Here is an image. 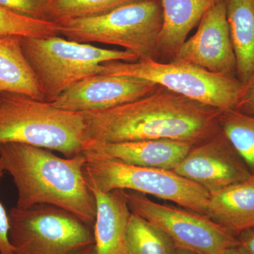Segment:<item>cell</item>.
Wrapping results in <instances>:
<instances>
[{
  "label": "cell",
  "instance_id": "obj_6",
  "mask_svg": "<svg viewBox=\"0 0 254 254\" xmlns=\"http://www.w3.org/2000/svg\"><path fill=\"white\" fill-rule=\"evenodd\" d=\"M103 74L131 76L224 111L235 109L244 83L236 76L218 74L181 62L112 61L101 65Z\"/></svg>",
  "mask_w": 254,
  "mask_h": 254
},
{
  "label": "cell",
  "instance_id": "obj_27",
  "mask_svg": "<svg viewBox=\"0 0 254 254\" xmlns=\"http://www.w3.org/2000/svg\"><path fill=\"white\" fill-rule=\"evenodd\" d=\"M70 254H97L95 244L88 246V247H83V248L80 249V250L75 251V252Z\"/></svg>",
  "mask_w": 254,
  "mask_h": 254
},
{
  "label": "cell",
  "instance_id": "obj_24",
  "mask_svg": "<svg viewBox=\"0 0 254 254\" xmlns=\"http://www.w3.org/2000/svg\"><path fill=\"white\" fill-rule=\"evenodd\" d=\"M4 168L0 159V180L4 174ZM9 214L0 201V254H14L12 246L10 243Z\"/></svg>",
  "mask_w": 254,
  "mask_h": 254
},
{
  "label": "cell",
  "instance_id": "obj_23",
  "mask_svg": "<svg viewBox=\"0 0 254 254\" xmlns=\"http://www.w3.org/2000/svg\"><path fill=\"white\" fill-rule=\"evenodd\" d=\"M0 6L26 17L56 23L54 0H0Z\"/></svg>",
  "mask_w": 254,
  "mask_h": 254
},
{
  "label": "cell",
  "instance_id": "obj_15",
  "mask_svg": "<svg viewBox=\"0 0 254 254\" xmlns=\"http://www.w3.org/2000/svg\"><path fill=\"white\" fill-rule=\"evenodd\" d=\"M220 1L160 0L163 23L157 47V60L172 61L190 32L198 25L205 13Z\"/></svg>",
  "mask_w": 254,
  "mask_h": 254
},
{
  "label": "cell",
  "instance_id": "obj_28",
  "mask_svg": "<svg viewBox=\"0 0 254 254\" xmlns=\"http://www.w3.org/2000/svg\"><path fill=\"white\" fill-rule=\"evenodd\" d=\"M175 254H201L195 251L189 250V249L184 248V247H177L176 252Z\"/></svg>",
  "mask_w": 254,
  "mask_h": 254
},
{
  "label": "cell",
  "instance_id": "obj_20",
  "mask_svg": "<svg viewBox=\"0 0 254 254\" xmlns=\"http://www.w3.org/2000/svg\"><path fill=\"white\" fill-rule=\"evenodd\" d=\"M220 126L254 176V117L233 109L222 111Z\"/></svg>",
  "mask_w": 254,
  "mask_h": 254
},
{
  "label": "cell",
  "instance_id": "obj_13",
  "mask_svg": "<svg viewBox=\"0 0 254 254\" xmlns=\"http://www.w3.org/2000/svg\"><path fill=\"white\" fill-rule=\"evenodd\" d=\"M193 145L188 142L170 139L118 143L88 141L83 153L134 166L174 170Z\"/></svg>",
  "mask_w": 254,
  "mask_h": 254
},
{
  "label": "cell",
  "instance_id": "obj_11",
  "mask_svg": "<svg viewBox=\"0 0 254 254\" xmlns=\"http://www.w3.org/2000/svg\"><path fill=\"white\" fill-rule=\"evenodd\" d=\"M172 61L191 64L218 74L236 76V58L225 0L218 1L205 13L195 34L184 42Z\"/></svg>",
  "mask_w": 254,
  "mask_h": 254
},
{
  "label": "cell",
  "instance_id": "obj_4",
  "mask_svg": "<svg viewBox=\"0 0 254 254\" xmlns=\"http://www.w3.org/2000/svg\"><path fill=\"white\" fill-rule=\"evenodd\" d=\"M21 43L45 101L48 103L83 78L99 74L103 64L138 60L128 50L104 49L59 36L21 38Z\"/></svg>",
  "mask_w": 254,
  "mask_h": 254
},
{
  "label": "cell",
  "instance_id": "obj_21",
  "mask_svg": "<svg viewBox=\"0 0 254 254\" xmlns=\"http://www.w3.org/2000/svg\"><path fill=\"white\" fill-rule=\"evenodd\" d=\"M59 36L58 23L21 16L0 6V38H47Z\"/></svg>",
  "mask_w": 254,
  "mask_h": 254
},
{
  "label": "cell",
  "instance_id": "obj_8",
  "mask_svg": "<svg viewBox=\"0 0 254 254\" xmlns=\"http://www.w3.org/2000/svg\"><path fill=\"white\" fill-rule=\"evenodd\" d=\"M8 214L14 254H70L95 244L93 227L55 205L14 207Z\"/></svg>",
  "mask_w": 254,
  "mask_h": 254
},
{
  "label": "cell",
  "instance_id": "obj_2",
  "mask_svg": "<svg viewBox=\"0 0 254 254\" xmlns=\"http://www.w3.org/2000/svg\"><path fill=\"white\" fill-rule=\"evenodd\" d=\"M0 159L17 189L18 208L53 205L94 226L96 200L85 182L83 153L63 158L46 148L4 143H0Z\"/></svg>",
  "mask_w": 254,
  "mask_h": 254
},
{
  "label": "cell",
  "instance_id": "obj_26",
  "mask_svg": "<svg viewBox=\"0 0 254 254\" xmlns=\"http://www.w3.org/2000/svg\"><path fill=\"white\" fill-rule=\"evenodd\" d=\"M237 247L245 254H254V227L240 232L237 236Z\"/></svg>",
  "mask_w": 254,
  "mask_h": 254
},
{
  "label": "cell",
  "instance_id": "obj_29",
  "mask_svg": "<svg viewBox=\"0 0 254 254\" xmlns=\"http://www.w3.org/2000/svg\"><path fill=\"white\" fill-rule=\"evenodd\" d=\"M222 254H245L242 250L239 248L238 247H230V248L227 249L226 250L224 251L223 253Z\"/></svg>",
  "mask_w": 254,
  "mask_h": 254
},
{
  "label": "cell",
  "instance_id": "obj_3",
  "mask_svg": "<svg viewBox=\"0 0 254 254\" xmlns=\"http://www.w3.org/2000/svg\"><path fill=\"white\" fill-rule=\"evenodd\" d=\"M86 128L83 113L26 95H0V143H24L73 158L83 153Z\"/></svg>",
  "mask_w": 254,
  "mask_h": 254
},
{
  "label": "cell",
  "instance_id": "obj_5",
  "mask_svg": "<svg viewBox=\"0 0 254 254\" xmlns=\"http://www.w3.org/2000/svg\"><path fill=\"white\" fill-rule=\"evenodd\" d=\"M163 23L160 0H143L103 16L68 18L57 22L59 35L66 39L122 47L134 53L138 60H157Z\"/></svg>",
  "mask_w": 254,
  "mask_h": 254
},
{
  "label": "cell",
  "instance_id": "obj_12",
  "mask_svg": "<svg viewBox=\"0 0 254 254\" xmlns=\"http://www.w3.org/2000/svg\"><path fill=\"white\" fill-rule=\"evenodd\" d=\"M159 87L131 76L99 73L75 83L50 103L55 108L74 113L103 111L143 98Z\"/></svg>",
  "mask_w": 254,
  "mask_h": 254
},
{
  "label": "cell",
  "instance_id": "obj_25",
  "mask_svg": "<svg viewBox=\"0 0 254 254\" xmlns=\"http://www.w3.org/2000/svg\"><path fill=\"white\" fill-rule=\"evenodd\" d=\"M235 110L254 117V71L246 83L239 98Z\"/></svg>",
  "mask_w": 254,
  "mask_h": 254
},
{
  "label": "cell",
  "instance_id": "obj_7",
  "mask_svg": "<svg viewBox=\"0 0 254 254\" xmlns=\"http://www.w3.org/2000/svg\"><path fill=\"white\" fill-rule=\"evenodd\" d=\"M83 174L88 187L100 191L133 190L177 203L206 215L210 193L173 170L143 168L85 155Z\"/></svg>",
  "mask_w": 254,
  "mask_h": 254
},
{
  "label": "cell",
  "instance_id": "obj_1",
  "mask_svg": "<svg viewBox=\"0 0 254 254\" xmlns=\"http://www.w3.org/2000/svg\"><path fill=\"white\" fill-rule=\"evenodd\" d=\"M221 112L160 86L134 101L83 114L87 142L170 139L196 145L221 131Z\"/></svg>",
  "mask_w": 254,
  "mask_h": 254
},
{
  "label": "cell",
  "instance_id": "obj_14",
  "mask_svg": "<svg viewBox=\"0 0 254 254\" xmlns=\"http://www.w3.org/2000/svg\"><path fill=\"white\" fill-rule=\"evenodd\" d=\"M96 200L93 235L97 254H125L126 237L132 212L123 190L100 191L88 187Z\"/></svg>",
  "mask_w": 254,
  "mask_h": 254
},
{
  "label": "cell",
  "instance_id": "obj_17",
  "mask_svg": "<svg viewBox=\"0 0 254 254\" xmlns=\"http://www.w3.org/2000/svg\"><path fill=\"white\" fill-rule=\"evenodd\" d=\"M20 37L0 38V95H26L45 101L34 73L23 54Z\"/></svg>",
  "mask_w": 254,
  "mask_h": 254
},
{
  "label": "cell",
  "instance_id": "obj_19",
  "mask_svg": "<svg viewBox=\"0 0 254 254\" xmlns=\"http://www.w3.org/2000/svg\"><path fill=\"white\" fill-rule=\"evenodd\" d=\"M176 245L158 227L131 213L126 237L125 254H175Z\"/></svg>",
  "mask_w": 254,
  "mask_h": 254
},
{
  "label": "cell",
  "instance_id": "obj_9",
  "mask_svg": "<svg viewBox=\"0 0 254 254\" xmlns=\"http://www.w3.org/2000/svg\"><path fill=\"white\" fill-rule=\"evenodd\" d=\"M123 193L132 213L163 230L177 247L201 254H222L237 245V236L207 215L157 203L139 192Z\"/></svg>",
  "mask_w": 254,
  "mask_h": 254
},
{
  "label": "cell",
  "instance_id": "obj_10",
  "mask_svg": "<svg viewBox=\"0 0 254 254\" xmlns=\"http://www.w3.org/2000/svg\"><path fill=\"white\" fill-rule=\"evenodd\" d=\"M173 171L200 185L210 195L252 177L222 130L193 145Z\"/></svg>",
  "mask_w": 254,
  "mask_h": 254
},
{
  "label": "cell",
  "instance_id": "obj_22",
  "mask_svg": "<svg viewBox=\"0 0 254 254\" xmlns=\"http://www.w3.org/2000/svg\"><path fill=\"white\" fill-rule=\"evenodd\" d=\"M143 0H54L56 23L68 18L103 16L125 5Z\"/></svg>",
  "mask_w": 254,
  "mask_h": 254
},
{
  "label": "cell",
  "instance_id": "obj_18",
  "mask_svg": "<svg viewBox=\"0 0 254 254\" xmlns=\"http://www.w3.org/2000/svg\"><path fill=\"white\" fill-rule=\"evenodd\" d=\"M236 76L246 83L254 71V0H225Z\"/></svg>",
  "mask_w": 254,
  "mask_h": 254
},
{
  "label": "cell",
  "instance_id": "obj_16",
  "mask_svg": "<svg viewBox=\"0 0 254 254\" xmlns=\"http://www.w3.org/2000/svg\"><path fill=\"white\" fill-rule=\"evenodd\" d=\"M207 216L237 236L254 227V176L210 195Z\"/></svg>",
  "mask_w": 254,
  "mask_h": 254
}]
</instances>
